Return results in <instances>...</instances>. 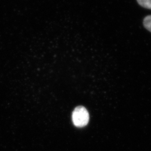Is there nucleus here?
<instances>
[{
    "mask_svg": "<svg viewBox=\"0 0 151 151\" xmlns=\"http://www.w3.org/2000/svg\"><path fill=\"white\" fill-rule=\"evenodd\" d=\"M143 25L146 29L151 32V15L146 16L144 19Z\"/></svg>",
    "mask_w": 151,
    "mask_h": 151,
    "instance_id": "2",
    "label": "nucleus"
},
{
    "mask_svg": "<svg viewBox=\"0 0 151 151\" xmlns=\"http://www.w3.org/2000/svg\"><path fill=\"white\" fill-rule=\"evenodd\" d=\"M137 2L141 6L151 10V0H137Z\"/></svg>",
    "mask_w": 151,
    "mask_h": 151,
    "instance_id": "3",
    "label": "nucleus"
},
{
    "mask_svg": "<svg viewBox=\"0 0 151 151\" xmlns=\"http://www.w3.org/2000/svg\"><path fill=\"white\" fill-rule=\"evenodd\" d=\"M72 122L76 127L81 128L86 126L89 121V114L86 109L80 106L75 109L72 113Z\"/></svg>",
    "mask_w": 151,
    "mask_h": 151,
    "instance_id": "1",
    "label": "nucleus"
}]
</instances>
